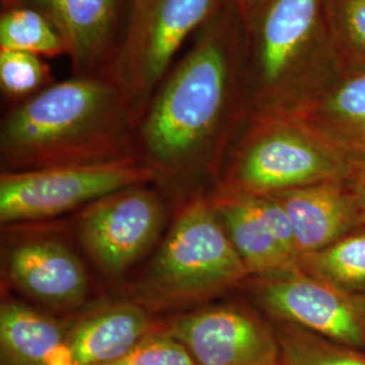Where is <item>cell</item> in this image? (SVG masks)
<instances>
[{"label": "cell", "instance_id": "cell-5", "mask_svg": "<svg viewBox=\"0 0 365 365\" xmlns=\"http://www.w3.org/2000/svg\"><path fill=\"white\" fill-rule=\"evenodd\" d=\"M249 276L211 202L197 197L173 222L145 287L158 303H182L209 298Z\"/></svg>", "mask_w": 365, "mask_h": 365}, {"label": "cell", "instance_id": "cell-25", "mask_svg": "<svg viewBox=\"0 0 365 365\" xmlns=\"http://www.w3.org/2000/svg\"><path fill=\"white\" fill-rule=\"evenodd\" d=\"M233 1L235 3L238 11L241 14L242 19L247 21L264 0H233Z\"/></svg>", "mask_w": 365, "mask_h": 365}, {"label": "cell", "instance_id": "cell-11", "mask_svg": "<svg viewBox=\"0 0 365 365\" xmlns=\"http://www.w3.org/2000/svg\"><path fill=\"white\" fill-rule=\"evenodd\" d=\"M163 222L160 199L138 185L93 202L80 218L78 233L99 267L119 274L153 245Z\"/></svg>", "mask_w": 365, "mask_h": 365}, {"label": "cell", "instance_id": "cell-13", "mask_svg": "<svg viewBox=\"0 0 365 365\" xmlns=\"http://www.w3.org/2000/svg\"><path fill=\"white\" fill-rule=\"evenodd\" d=\"M274 196L287 211L299 256L327 248L363 226L349 179L315 182Z\"/></svg>", "mask_w": 365, "mask_h": 365}, {"label": "cell", "instance_id": "cell-3", "mask_svg": "<svg viewBox=\"0 0 365 365\" xmlns=\"http://www.w3.org/2000/svg\"><path fill=\"white\" fill-rule=\"evenodd\" d=\"M325 0H264L245 24L249 113L280 111L324 84Z\"/></svg>", "mask_w": 365, "mask_h": 365}, {"label": "cell", "instance_id": "cell-6", "mask_svg": "<svg viewBox=\"0 0 365 365\" xmlns=\"http://www.w3.org/2000/svg\"><path fill=\"white\" fill-rule=\"evenodd\" d=\"M156 178V172L135 156L3 172L0 220L10 223L51 218Z\"/></svg>", "mask_w": 365, "mask_h": 365}, {"label": "cell", "instance_id": "cell-8", "mask_svg": "<svg viewBox=\"0 0 365 365\" xmlns=\"http://www.w3.org/2000/svg\"><path fill=\"white\" fill-rule=\"evenodd\" d=\"M253 294L276 322H286L365 352V295L327 284L298 267L253 277Z\"/></svg>", "mask_w": 365, "mask_h": 365}, {"label": "cell", "instance_id": "cell-22", "mask_svg": "<svg viewBox=\"0 0 365 365\" xmlns=\"http://www.w3.org/2000/svg\"><path fill=\"white\" fill-rule=\"evenodd\" d=\"M325 21L342 58L365 71V0H325Z\"/></svg>", "mask_w": 365, "mask_h": 365}, {"label": "cell", "instance_id": "cell-21", "mask_svg": "<svg viewBox=\"0 0 365 365\" xmlns=\"http://www.w3.org/2000/svg\"><path fill=\"white\" fill-rule=\"evenodd\" d=\"M54 83L43 57L25 52L0 51V90L14 106L24 103Z\"/></svg>", "mask_w": 365, "mask_h": 365}, {"label": "cell", "instance_id": "cell-4", "mask_svg": "<svg viewBox=\"0 0 365 365\" xmlns=\"http://www.w3.org/2000/svg\"><path fill=\"white\" fill-rule=\"evenodd\" d=\"M249 126L232 148L220 191L277 195L327 180L349 179L357 168L299 120L277 111L249 113Z\"/></svg>", "mask_w": 365, "mask_h": 365}, {"label": "cell", "instance_id": "cell-7", "mask_svg": "<svg viewBox=\"0 0 365 365\" xmlns=\"http://www.w3.org/2000/svg\"><path fill=\"white\" fill-rule=\"evenodd\" d=\"M229 0H134L115 76L138 107L173 66L175 56Z\"/></svg>", "mask_w": 365, "mask_h": 365}, {"label": "cell", "instance_id": "cell-17", "mask_svg": "<svg viewBox=\"0 0 365 365\" xmlns=\"http://www.w3.org/2000/svg\"><path fill=\"white\" fill-rule=\"evenodd\" d=\"M211 205L250 276H267L298 267V261L276 240L252 196L220 191Z\"/></svg>", "mask_w": 365, "mask_h": 365}, {"label": "cell", "instance_id": "cell-15", "mask_svg": "<svg viewBox=\"0 0 365 365\" xmlns=\"http://www.w3.org/2000/svg\"><path fill=\"white\" fill-rule=\"evenodd\" d=\"M163 327L137 304H118L93 312L68 329L71 365L111 364Z\"/></svg>", "mask_w": 365, "mask_h": 365}, {"label": "cell", "instance_id": "cell-19", "mask_svg": "<svg viewBox=\"0 0 365 365\" xmlns=\"http://www.w3.org/2000/svg\"><path fill=\"white\" fill-rule=\"evenodd\" d=\"M0 51L39 57L66 56L64 41L42 14L29 7H6L0 13Z\"/></svg>", "mask_w": 365, "mask_h": 365}, {"label": "cell", "instance_id": "cell-1", "mask_svg": "<svg viewBox=\"0 0 365 365\" xmlns=\"http://www.w3.org/2000/svg\"><path fill=\"white\" fill-rule=\"evenodd\" d=\"M245 103V24L229 0L148 101L137 123L135 156L157 176L212 172Z\"/></svg>", "mask_w": 365, "mask_h": 365}, {"label": "cell", "instance_id": "cell-9", "mask_svg": "<svg viewBox=\"0 0 365 365\" xmlns=\"http://www.w3.org/2000/svg\"><path fill=\"white\" fill-rule=\"evenodd\" d=\"M42 14L64 41L73 76L115 72L134 0H1Z\"/></svg>", "mask_w": 365, "mask_h": 365}, {"label": "cell", "instance_id": "cell-12", "mask_svg": "<svg viewBox=\"0 0 365 365\" xmlns=\"http://www.w3.org/2000/svg\"><path fill=\"white\" fill-rule=\"evenodd\" d=\"M295 118L359 170L365 167V71L321 84L298 103L277 111Z\"/></svg>", "mask_w": 365, "mask_h": 365}, {"label": "cell", "instance_id": "cell-24", "mask_svg": "<svg viewBox=\"0 0 365 365\" xmlns=\"http://www.w3.org/2000/svg\"><path fill=\"white\" fill-rule=\"evenodd\" d=\"M349 187L357 207L359 218L361 225L365 226V167L359 168L352 178H349Z\"/></svg>", "mask_w": 365, "mask_h": 365}, {"label": "cell", "instance_id": "cell-10", "mask_svg": "<svg viewBox=\"0 0 365 365\" xmlns=\"http://www.w3.org/2000/svg\"><path fill=\"white\" fill-rule=\"evenodd\" d=\"M164 329L180 341L196 365H282L274 325L244 306L203 307Z\"/></svg>", "mask_w": 365, "mask_h": 365}, {"label": "cell", "instance_id": "cell-23", "mask_svg": "<svg viewBox=\"0 0 365 365\" xmlns=\"http://www.w3.org/2000/svg\"><path fill=\"white\" fill-rule=\"evenodd\" d=\"M107 365H196L180 341L163 327L140 341L130 352Z\"/></svg>", "mask_w": 365, "mask_h": 365}, {"label": "cell", "instance_id": "cell-16", "mask_svg": "<svg viewBox=\"0 0 365 365\" xmlns=\"http://www.w3.org/2000/svg\"><path fill=\"white\" fill-rule=\"evenodd\" d=\"M64 324L18 302L0 309V365H71Z\"/></svg>", "mask_w": 365, "mask_h": 365}, {"label": "cell", "instance_id": "cell-2", "mask_svg": "<svg viewBox=\"0 0 365 365\" xmlns=\"http://www.w3.org/2000/svg\"><path fill=\"white\" fill-rule=\"evenodd\" d=\"M140 117L115 73L72 75L7 111L1 165L19 172L135 156Z\"/></svg>", "mask_w": 365, "mask_h": 365}, {"label": "cell", "instance_id": "cell-20", "mask_svg": "<svg viewBox=\"0 0 365 365\" xmlns=\"http://www.w3.org/2000/svg\"><path fill=\"white\" fill-rule=\"evenodd\" d=\"M274 327L282 365H365V352L286 322L274 321Z\"/></svg>", "mask_w": 365, "mask_h": 365}, {"label": "cell", "instance_id": "cell-18", "mask_svg": "<svg viewBox=\"0 0 365 365\" xmlns=\"http://www.w3.org/2000/svg\"><path fill=\"white\" fill-rule=\"evenodd\" d=\"M298 268L327 284L365 295V226L327 248L300 256Z\"/></svg>", "mask_w": 365, "mask_h": 365}, {"label": "cell", "instance_id": "cell-14", "mask_svg": "<svg viewBox=\"0 0 365 365\" xmlns=\"http://www.w3.org/2000/svg\"><path fill=\"white\" fill-rule=\"evenodd\" d=\"M9 274L27 295L57 307H69L86 298L88 277L78 256L51 240H31L9 255Z\"/></svg>", "mask_w": 365, "mask_h": 365}]
</instances>
